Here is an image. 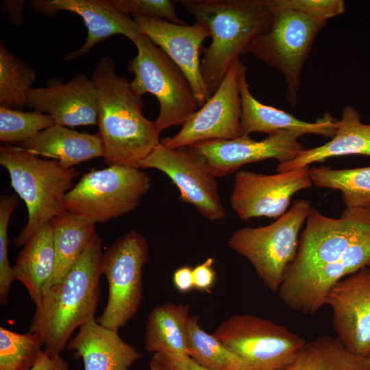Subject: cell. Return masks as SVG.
Instances as JSON below:
<instances>
[{"label": "cell", "instance_id": "obj_1", "mask_svg": "<svg viewBox=\"0 0 370 370\" xmlns=\"http://www.w3.org/2000/svg\"><path fill=\"white\" fill-rule=\"evenodd\" d=\"M115 69L113 60L103 56L91 78L98 94V134L103 145V158L109 166L138 167L160 143V132L155 122L143 115L142 96Z\"/></svg>", "mask_w": 370, "mask_h": 370}, {"label": "cell", "instance_id": "obj_2", "mask_svg": "<svg viewBox=\"0 0 370 370\" xmlns=\"http://www.w3.org/2000/svg\"><path fill=\"white\" fill-rule=\"evenodd\" d=\"M103 254L102 240L96 233L65 278L49 286L36 306L29 332L40 338L51 356L60 355L73 331L95 318Z\"/></svg>", "mask_w": 370, "mask_h": 370}, {"label": "cell", "instance_id": "obj_3", "mask_svg": "<svg viewBox=\"0 0 370 370\" xmlns=\"http://www.w3.org/2000/svg\"><path fill=\"white\" fill-rule=\"evenodd\" d=\"M180 3L210 32L211 42L202 48L200 66L210 97L231 64L246 54L251 41L269 26L273 13L263 0H182Z\"/></svg>", "mask_w": 370, "mask_h": 370}, {"label": "cell", "instance_id": "obj_4", "mask_svg": "<svg viewBox=\"0 0 370 370\" xmlns=\"http://www.w3.org/2000/svg\"><path fill=\"white\" fill-rule=\"evenodd\" d=\"M0 164L8 171L12 187L27 208V223L14 242L16 247L22 246L43 225L67 212L64 197L74 186L73 181L79 172L18 146L0 147Z\"/></svg>", "mask_w": 370, "mask_h": 370}, {"label": "cell", "instance_id": "obj_5", "mask_svg": "<svg viewBox=\"0 0 370 370\" xmlns=\"http://www.w3.org/2000/svg\"><path fill=\"white\" fill-rule=\"evenodd\" d=\"M134 43L138 53L128 66L134 76L132 89L139 95L151 93L158 99L160 112L154 122L160 133L182 126L199 108L187 77L146 35L140 33Z\"/></svg>", "mask_w": 370, "mask_h": 370}, {"label": "cell", "instance_id": "obj_6", "mask_svg": "<svg viewBox=\"0 0 370 370\" xmlns=\"http://www.w3.org/2000/svg\"><path fill=\"white\" fill-rule=\"evenodd\" d=\"M312 208L310 202L297 199L275 222L257 227L235 230L229 247L253 266L263 284L278 291L288 266L293 262L299 245V234Z\"/></svg>", "mask_w": 370, "mask_h": 370}, {"label": "cell", "instance_id": "obj_7", "mask_svg": "<svg viewBox=\"0 0 370 370\" xmlns=\"http://www.w3.org/2000/svg\"><path fill=\"white\" fill-rule=\"evenodd\" d=\"M150 188L149 176L138 167L92 169L66 194L64 206L95 223H105L134 211Z\"/></svg>", "mask_w": 370, "mask_h": 370}, {"label": "cell", "instance_id": "obj_8", "mask_svg": "<svg viewBox=\"0 0 370 370\" xmlns=\"http://www.w3.org/2000/svg\"><path fill=\"white\" fill-rule=\"evenodd\" d=\"M243 360L245 370H285L305 340L284 325L251 314H234L212 333Z\"/></svg>", "mask_w": 370, "mask_h": 370}, {"label": "cell", "instance_id": "obj_9", "mask_svg": "<svg viewBox=\"0 0 370 370\" xmlns=\"http://www.w3.org/2000/svg\"><path fill=\"white\" fill-rule=\"evenodd\" d=\"M269 26L249 44L252 53L278 69L286 82V98L295 106L304 65L314 40L326 21L316 20L292 10L273 11Z\"/></svg>", "mask_w": 370, "mask_h": 370}, {"label": "cell", "instance_id": "obj_10", "mask_svg": "<svg viewBox=\"0 0 370 370\" xmlns=\"http://www.w3.org/2000/svg\"><path fill=\"white\" fill-rule=\"evenodd\" d=\"M148 258V243L134 230L123 234L103 252L101 273L108 283V298L96 319L99 324L119 331L136 314L143 299V269Z\"/></svg>", "mask_w": 370, "mask_h": 370}, {"label": "cell", "instance_id": "obj_11", "mask_svg": "<svg viewBox=\"0 0 370 370\" xmlns=\"http://www.w3.org/2000/svg\"><path fill=\"white\" fill-rule=\"evenodd\" d=\"M306 222L297 254L283 280L340 258L370 227V210L345 208L339 218L334 219L312 207Z\"/></svg>", "mask_w": 370, "mask_h": 370}, {"label": "cell", "instance_id": "obj_12", "mask_svg": "<svg viewBox=\"0 0 370 370\" xmlns=\"http://www.w3.org/2000/svg\"><path fill=\"white\" fill-rule=\"evenodd\" d=\"M138 167L157 169L167 175L180 191L179 199L192 205L207 219L217 221L225 217L217 177L191 148L173 149L160 143Z\"/></svg>", "mask_w": 370, "mask_h": 370}, {"label": "cell", "instance_id": "obj_13", "mask_svg": "<svg viewBox=\"0 0 370 370\" xmlns=\"http://www.w3.org/2000/svg\"><path fill=\"white\" fill-rule=\"evenodd\" d=\"M243 62L236 60L216 91L182 126L175 136L161 144L170 149L188 147L208 140H228L241 136L240 70Z\"/></svg>", "mask_w": 370, "mask_h": 370}, {"label": "cell", "instance_id": "obj_14", "mask_svg": "<svg viewBox=\"0 0 370 370\" xmlns=\"http://www.w3.org/2000/svg\"><path fill=\"white\" fill-rule=\"evenodd\" d=\"M312 185L309 166L273 175L238 171L234 176L231 207L241 220L278 219L286 212L295 193Z\"/></svg>", "mask_w": 370, "mask_h": 370}, {"label": "cell", "instance_id": "obj_15", "mask_svg": "<svg viewBox=\"0 0 370 370\" xmlns=\"http://www.w3.org/2000/svg\"><path fill=\"white\" fill-rule=\"evenodd\" d=\"M370 262V227L336 260L283 280L278 295L289 308L313 314L326 305L330 289Z\"/></svg>", "mask_w": 370, "mask_h": 370}, {"label": "cell", "instance_id": "obj_16", "mask_svg": "<svg viewBox=\"0 0 370 370\" xmlns=\"http://www.w3.org/2000/svg\"><path fill=\"white\" fill-rule=\"evenodd\" d=\"M296 132L280 130L256 140L249 136L228 140H208L197 143L191 148L206 161L217 177L238 171L245 164L273 158L279 163L296 158L306 148L297 139Z\"/></svg>", "mask_w": 370, "mask_h": 370}, {"label": "cell", "instance_id": "obj_17", "mask_svg": "<svg viewBox=\"0 0 370 370\" xmlns=\"http://www.w3.org/2000/svg\"><path fill=\"white\" fill-rule=\"evenodd\" d=\"M336 338L352 353L370 357V267L338 281L329 291Z\"/></svg>", "mask_w": 370, "mask_h": 370}, {"label": "cell", "instance_id": "obj_18", "mask_svg": "<svg viewBox=\"0 0 370 370\" xmlns=\"http://www.w3.org/2000/svg\"><path fill=\"white\" fill-rule=\"evenodd\" d=\"M132 18L140 32L159 47L182 71L199 108L201 107L210 97L201 73L199 58L202 43L210 37L208 28L198 21L189 25L138 14H133Z\"/></svg>", "mask_w": 370, "mask_h": 370}, {"label": "cell", "instance_id": "obj_19", "mask_svg": "<svg viewBox=\"0 0 370 370\" xmlns=\"http://www.w3.org/2000/svg\"><path fill=\"white\" fill-rule=\"evenodd\" d=\"M29 5L34 12L51 18L60 11H69L82 18L87 29L86 42L65 56L67 62L88 54L97 44L114 35H123L134 42L141 33L133 18L114 0H33Z\"/></svg>", "mask_w": 370, "mask_h": 370}, {"label": "cell", "instance_id": "obj_20", "mask_svg": "<svg viewBox=\"0 0 370 370\" xmlns=\"http://www.w3.org/2000/svg\"><path fill=\"white\" fill-rule=\"evenodd\" d=\"M27 106L51 116L56 125L64 127L93 125L98 123V94L92 81L84 74L62 84L31 88Z\"/></svg>", "mask_w": 370, "mask_h": 370}, {"label": "cell", "instance_id": "obj_21", "mask_svg": "<svg viewBox=\"0 0 370 370\" xmlns=\"http://www.w3.org/2000/svg\"><path fill=\"white\" fill-rule=\"evenodd\" d=\"M247 66L243 62L240 70V92L241 98V132L242 136L253 132L268 134L280 131H294L301 136L313 134L332 138L338 120L329 112H325L314 122L300 120L290 113L257 100L250 92L247 82Z\"/></svg>", "mask_w": 370, "mask_h": 370}, {"label": "cell", "instance_id": "obj_22", "mask_svg": "<svg viewBox=\"0 0 370 370\" xmlns=\"http://www.w3.org/2000/svg\"><path fill=\"white\" fill-rule=\"evenodd\" d=\"M67 349L82 358L84 370H130L143 356L118 331L101 325L95 318L79 327Z\"/></svg>", "mask_w": 370, "mask_h": 370}, {"label": "cell", "instance_id": "obj_23", "mask_svg": "<svg viewBox=\"0 0 370 370\" xmlns=\"http://www.w3.org/2000/svg\"><path fill=\"white\" fill-rule=\"evenodd\" d=\"M16 145L35 156L52 158L65 169L104 157L103 145L99 134L81 133L58 125Z\"/></svg>", "mask_w": 370, "mask_h": 370}, {"label": "cell", "instance_id": "obj_24", "mask_svg": "<svg viewBox=\"0 0 370 370\" xmlns=\"http://www.w3.org/2000/svg\"><path fill=\"white\" fill-rule=\"evenodd\" d=\"M359 154L370 156V124L361 121L360 114L352 106H345L338 120L332 138L321 146L306 149L296 158L278 163V173L301 169L326 159Z\"/></svg>", "mask_w": 370, "mask_h": 370}, {"label": "cell", "instance_id": "obj_25", "mask_svg": "<svg viewBox=\"0 0 370 370\" xmlns=\"http://www.w3.org/2000/svg\"><path fill=\"white\" fill-rule=\"evenodd\" d=\"M53 230L51 222L43 225L24 245L12 267L14 280L27 289L36 306L47 289L55 269Z\"/></svg>", "mask_w": 370, "mask_h": 370}, {"label": "cell", "instance_id": "obj_26", "mask_svg": "<svg viewBox=\"0 0 370 370\" xmlns=\"http://www.w3.org/2000/svg\"><path fill=\"white\" fill-rule=\"evenodd\" d=\"M190 306L165 303L153 308L149 314L145 347L154 354L187 355V323Z\"/></svg>", "mask_w": 370, "mask_h": 370}, {"label": "cell", "instance_id": "obj_27", "mask_svg": "<svg viewBox=\"0 0 370 370\" xmlns=\"http://www.w3.org/2000/svg\"><path fill=\"white\" fill-rule=\"evenodd\" d=\"M51 223L56 260L48 288L65 278L96 234L94 222L68 212L54 218Z\"/></svg>", "mask_w": 370, "mask_h": 370}, {"label": "cell", "instance_id": "obj_28", "mask_svg": "<svg viewBox=\"0 0 370 370\" xmlns=\"http://www.w3.org/2000/svg\"><path fill=\"white\" fill-rule=\"evenodd\" d=\"M285 370H370V357L356 355L330 336L306 342Z\"/></svg>", "mask_w": 370, "mask_h": 370}, {"label": "cell", "instance_id": "obj_29", "mask_svg": "<svg viewBox=\"0 0 370 370\" xmlns=\"http://www.w3.org/2000/svg\"><path fill=\"white\" fill-rule=\"evenodd\" d=\"M310 175L315 186L341 191L346 208L370 210V166L345 169L312 166Z\"/></svg>", "mask_w": 370, "mask_h": 370}, {"label": "cell", "instance_id": "obj_30", "mask_svg": "<svg viewBox=\"0 0 370 370\" xmlns=\"http://www.w3.org/2000/svg\"><path fill=\"white\" fill-rule=\"evenodd\" d=\"M187 355L209 370H245L242 359L202 329L197 315L187 323Z\"/></svg>", "mask_w": 370, "mask_h": 370}, {"label": "cell", "instance_id": "obj_31", "mask_svg": "<svg viewBox=\"0 0 370 370\" xmlns=\"http://www.w3.org/2000/svg\"><path fill=\"white\" fill-rule=\"evenodd\" d=\"M36 71L0 42V107L21 110L27 106V92Z\"/></svg>", "mask_w": 370, "mask_h": 370}, {"label": "cell", "instance_id": "obj_32", "mask_svg": "<svg viewBox=\"0 0 370 370\" xmlns=\"http://www.w3.org/2000/svg\"><path fill=\"white\" fill-rule=\"evenodd\" d=\"M43 346L34 333L0 327V370H30L45 352Z\"/></svg>", "mask_w": 370, "mask_h": 370}, {"label": "cell", "instance_id": "obj_33", "mask_svg": "<svg viewBox=\"0 0 370 370\" xmlns=\"http://www.w3.org/2000/svg\"><path fill=\"white\" fill-rule=\"evenodd\" d=\"M56 125L47 114L0 107V140L16 145Z\"/></svg>", "mask_w": 370, "mask_h": 370}, {"label": "cell", "instance_id": "obj_34", "mask_svg": "<svg viewBox=\"0 0 370 370\" xmlns=\"http://www.w3.org/2000/svg\"><path fill=\"white\" fill-rule=\"evenodd\" d=\"M19 204L15 195L0 197V301L6 303L12 282L14 280L8 259V227L12 212Z\"/></svg>", "mask_w": 370, "mask_h": 370}, {"label": "cell", "instance_id": "obj_35", "mask_svg": "<svg viewBox=\"0 0 370 370\" xmlns=\"http://www.w3.org/2000/svg\"><path fill=\"white\" fill-rule=\"evenodd\" d=\"M273 11L292 10L312 18L327 21L345 11L343 0H263Z\"/></svg>", "mask_w": 370, "mask_h": 370}, {"label": "cell", "instance_id": "obj_36", "mask_svg": "<svg viewBox=\"0 0 370 370\" xmlns=\"http://www.w3.org/2000/svg\"><path fill=\"white\" fill-rule=\"evenodd\" d=\"M125 12L166 20L175 24H185L176 13L175 0H114Z\"/></svg>", "mask_w": 370, "mask_h": 370}, {"label": "cell", "instance_id": "obj_37", "mask_svg": "<svg viewBox=\"0 0 370 370\" xmlns=\"http://www.w3.org/2000/svg\"><path fill=\"white\" fill-rule=\"evenodd\" d=\"M163 370H209L196 362L188 355L173 354H153Z\"/></svg>", "mask_w": 370, "mask_h": 370}, {"label": "cell", "instance_id": "obj_38", "mask_svg": "<svg viewBox=\"0 0 370 370\" xmlns=\"http://www.w3.org/2000/svg\"><path fill=\"white\" fill-rule=\"evenodd\" d=\"M213 264V258L209 257L193 269L195 289L204 292L210 291L215 284L217 278Z\"/></svg>", "mask_w": 370, "mask_h": 370}, {"label": "cell", "instance_id": "obj_39", "mask_svg": "<svg viewBox=\"0 0 370 370\" xmlns=\"http://www.w3.org/2000/svg\"><path fill=\"white\" fill-rule=\"evenodd\" d=\"M173 284L175 288L182 293L194 289L193 269L186 265L177 268L173 274Z\"/></svg>", "mask_w": 370, "mask_h": 370}, {"label": "cell", "instance_id": "obj_40", "mask_svg": "<svg viewBox=\"0 0 370 370\" xmlns=\"http://www.w3.org/2000/svg\"><path fill=\"white\" fill-rule=\"evenodd\" d=\"M30 370H69L66 360L60 355L51 356L44 352Z\"/></svg>", "mask_w": 370, "mask_h": 370}, {"label": "cell", "instance_id": "obj_41", "mask_svg": "<svg viewBox=\"0 0 370 370\" xmlns=\"http://www.w3.org/2000/svg\"><path fill=\"white\" fill-rule=\"evenodd\" d=\"M149 370H163L160 363L156 361L154 358L150 360L149 362Z\"/></svg>", "mask_w": 370, "mask_h": 370}, {"label": "cell", "instance_id": "obj_42", "mask_svg": "<svg viewBox=\"0 0 370 370\" xmlns=\"http://www.w3.org/2000/svg\"><path fill=\"white\" fill-rule=\"evenodd\" d=\"M368 266L370 267V262L369 263Z\"/></svg>", "mask_w": 370, "mask_h": 370}]
</instances>
